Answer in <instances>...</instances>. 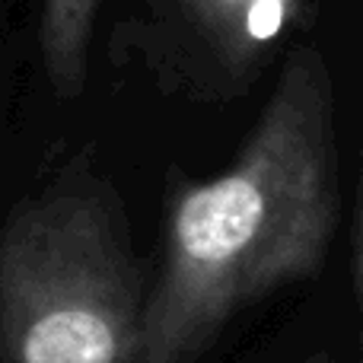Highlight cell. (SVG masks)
<instances>
[{
	"label": "cell",
	"instance_id": "obj_6",
	"mask_svg": "<svg viewBox=\"0 0 363 363\" xmlns=\"http://www.w3.org/2000/svg\"><path fill=\"white\" fill-rule=\"evenodd\" d=\"M296 363H335V360H332V354L328 351H313V354H306V357L296 360Z\"/></svg>",
	"mask_w": 363,
	"mask_h": 363
},
{
	"label": "cell",
	"instance_id": "obj_1",
	"mask_svg": "<svg viewBox=\"0 0 363 363\" xmlns=\"http://www.w3.org/2000/svg\"><path fill=\"white\" fill-rule=\"evenodd\" d=\"M338 220L335 83L322 51L303 45L236 160L213 179L169 182L144 363H198L239 313L313 281Z\"/></svg>",
	"mask_w": 363,
	"mask_h": 363
},
{
	"label": "cell",
	"instance_id": "obj_3",
	"mask_svg": "<svg viewBox=\"0 0 363 363\" xmlns=\"http://www.w3.org/2000/svg\"><path fill=\"white\" fill-rule=\"evenodd\" d=\"M102 10L112 67H144L166 96L230 102L268 67L303 0H102Z\"/></svg>",
	"mask_w": 363,
	"mask_h": 363
},
{
	"label": "cell",
	"instance_id": "obj_4",
	"mask_svg": "<svg viewBox=\"0 0 363 363\" xmlns=\"http://www.w3.org/2000/svg\"><path fill=\"white\" fill-rule=\"evenodd\" d=\"M102 0H42L38 48L51 89L61 99H77L86 86L89 48Z\"/></svg>",
	"mask_w": 363,
	"mask_h": 363
},
{
	"label": "cell",
	"instance_id": "obj_5",
	"mask_svg": "<svg viewBox=\"0 0 363 363\" xmlns=\"http://www.w3.org/2000/svg\"><path fill=\"white\" fill-rule=\"evenodd\" d=\"M351 287L357 303V328H360V363H363V115H360V138H357V179H354L351 198Z\"/></svg>",
	"mask_w": 363,
	"mask_h": 363
},
{
	"label": "cell",
	"instance_id": "obj_2",
	"mask_svg": "<svg viewBox=\"0 0 363 363\" xmlns=\"http://www.w3.org/2000/svg\"><path fill=\"white\" fill-rule=\"evenodd\" d=\"M147 284L118 188L93 157L0 223V363H144Z\"/></svg>",
	"mask_w": 363,
	"mask_h": 363
}]
</instances>
